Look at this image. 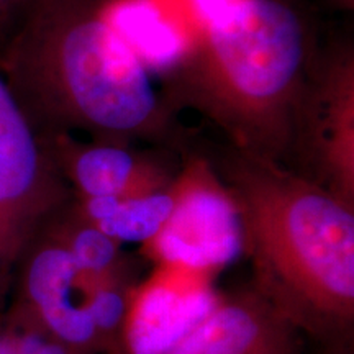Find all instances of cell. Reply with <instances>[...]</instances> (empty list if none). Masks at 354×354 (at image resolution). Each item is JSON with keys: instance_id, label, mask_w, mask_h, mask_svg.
<instances>
[{"instance_id": "9a60e30c", "label": "cell", "mask_w": 354, "mask_h": 354, "mask_svg": "<svg viewBox=\"0 0 354 354\" xmlns=\"http://www.w3.org/2000/svg\"><path fill=\"white\" fill-rule=\"evenodd\" d=\"M348 2H349V3H353V0H348Z\"/></svg>"}, {"instance_id": "5bb4252c", "label": "cell", "mask_w": 354, "mask_h": 354, "mask_svg": "<svg viewBox=\"0 0 354 354\" xmlns=\"http://www.w3.org/2000/svg\"><path fill=\"white\" fill-rule=\"evenodd\" d=\"M0 354H12L10 348H8V344L6 342V338L2 336V333H0Z\"/></svg>"}, {"instance_id": "4fadbf2b", "label": "cell", "mask_w": 354, "mask_h": 354, "mask_svg": "<svg viewBox=\"0 0 354 354\" xmlns=\"http://www.w3.org/2000/svg\"><path fill=\"white\" fill-rule=\"evenodd\" d=\"M32 3L33 0H0V35L8 37Z\"/></svg>"}, {"instance_id": "2e32d148", "label": "cell", "mask_w": 354, "mask_h": 354, "mask_svg": "<svg viewBox=\"0 0 354 354\" xmlns=\"http://www.w3.org/2000/svg\"><path fill=\"white\" fill-rule=\"evenodd\" d=\"M33 2H35V0H33Z\"/></svg>"}, {"instance_id": "3957f363", "label": "cell", "mask_w": 354, "mask_h": 354, "mask_svg": "<svg viewBox=\"0 0 354 354\" xmlns=\"http://www.w3.org/2000/svg\"><path fill=\"white\" fill-rule=\"evenodd\" d=\"M308 37L281 0H238L203 25L167 79L169 97L210 118L233 148L281 162L294 148Z\"/></svg>"}, {"instance_id": "9c48e42d", "label": "cell", "mask_w": 354, "mask_h": 354, "mask_svg": "<svg viewBox=\"0 0 354 354\" xmlns=\"http://www.w3.org/2000/svg\"><path fill=\"white\" fill-rule=\"evenodd\" d=\"M39 136L76 198L135 197L165 189L174 179L161 161L128 145L82 143L66 131H44Z\"/></svg>"}, {"instance_id": "52a82bcc", "label": "cell", "mask_w": 354, "mask_h": 354, "mask_svg": "<svg viewBox=\"0 0 354 354\" xmlns=\"http://www.w3.org/2000/svg\"><path fill=\"white\" fill-rule=\"evenodd\" d=\"M310 66L299 104L294 148L315 167L317 180L354 207V57L331 51Z\"/></svg>"}, {"instance_id": "7c38bea8", "label": "cell", "mask_w": 354, "mask_h": 354, "mask_svg": "<svg viewBox=\"0 0 354 354\" xmlns=\"http://www.w3.org/2000/svg\"><path fill=\"white\" fill-rule=\"evenodd\" d=\"M41 230L59 241L79 268L92 276L100 279L128 276L120 243L79 215L71 201L55 212Z\"/></svg>"}, {"instance_id": "5b68a950", "label": "cell", "mask_w": 354, "mask_h": 354, "mask_svg": "<svg viewBox=\"0 0 354 354\" xmlns=\"http://www.w3.org/2000/svg\"><path fill=\"white\" fill-rule=\"evenodd\" d=\"M174 207L161 230L141 243L153 264L177 263L223 271L243 254L241 220L236 202L216 167L190 154L172 179Z\"/></svg>"}, {"instance_id": "6da1fadb", "label": "cell", "mask_w": 354, "mask_h": 354, "mask_svg": "<svg viewBox=\"0 0 354 354\" xmlns=\"http://www.w3.org/2000/svg\"><path fill=\"white\" fill-rule=\"evenodd\" d=\"M0 76L37 131L166 140L171 107L104 13V0H35L0 50Z\"/></svg>"}, {"instance_id": "8fae6325", "label": "cell", "mask_w": 354, "mask_h": 354, "mask_svg": "<svg viewBox=\"0 0 354 354\" xmlns=\"http://www.w3.org/2000/svg\"><path fill=\"white\" fill-rule=\"evenodd\" d=\"M73 207L81 216L117 243H145L153 238L174 207L172 180L165 189L135 197L76 198Z\"/></svg>"}, {"instance_id": "277c9868", "label": "cell", "mask_w": 354, "mask_h": 354, "mask_svg": "<svg viewBox=\"0 0 354 354\" xmlns=\"http://www.w3.org/2000/svg\"><path fill=\"white\" fill-rule=\"evenodd\" d=\"M69 201L41 136L0 76V294L43 225Z\"/></svg>"}, {"instance_id": "30bf717a", "label": "cell", "mask_w": 354, "mask_h": 354, "mask_svg": "<svg viewBox=\"0 0 354 354\" xmlns=\"http://www.w3.org/2000/svg\"><path fill=\"white\" fill-rule=\"evenodd\" d=\"M304 333L253 286L218 305L165 354H302Z\"/></svg>"}, {"instance_id": "8992f818", "label": "cell", "mask_w": 354, "mask_h": 354, "mask_svg": "<svg viewBox=\"0 0 354 354\" xmlns=\"http://www.w3.org/2000/svg\"><path fill=\"white\" fill-rule=\"evenodd\" d=\"M19 264L17 297L8 312L33 322L79 353L109 354L88 315V299L100 277L79 268L69 251L43 230Z\"/></svg>"}, {"instance_id": "ba28073f", "label": "cell", "mask_w": 354, "mask_h": 354, "mask_svg": "<svg viewBox=\"0 0 354 354\" xmlns=\"http://www.w3.org/2000/svg\"><path fill=\"white\" fill-rule=\"evenodd\" d=\"M220 272L197 266L159 263L128 294L113 354H165L221 300Z\"/></svg>"}, {"instance_id": "7a4b0ae2", "label": "cell", "mask_w": 354, "mask_h": 354, "mask_svg": "<svg viewBox=\"0 0 354 354\" xmlns=\"http://www.w3.org/2000/svg\"><path fill=\"white\" fill-rule=\"evenodd\" d=\"M216 171L240 212L251 286L304 336L346 338L354 322V207L312 177L234 148Z\"/></svg>"}]
</instances>
